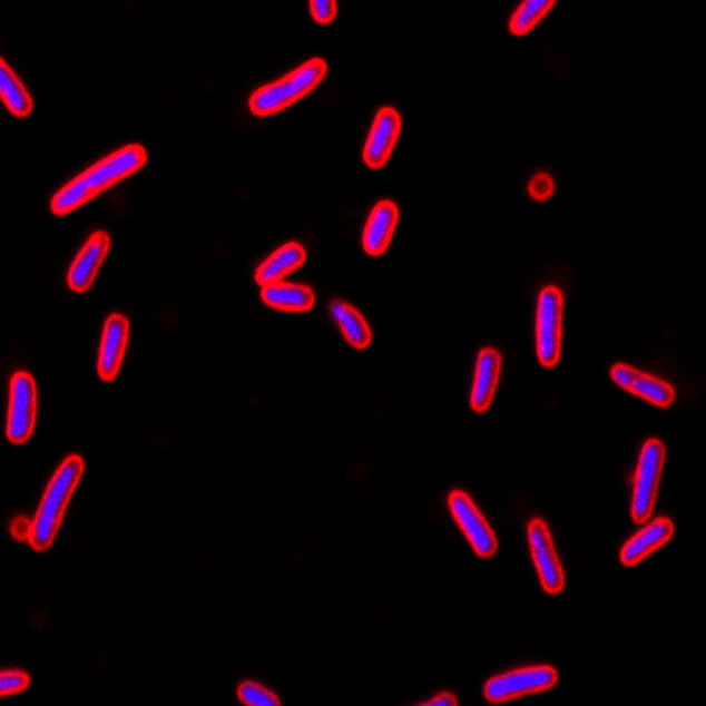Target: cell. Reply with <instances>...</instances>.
<instances>
[{
  "label": "cell",
  "mask_w": 706,
  "mask_h": 706,
  "mask_svg": "<svg viewBox=\"0 0 706 706\" xmlns=\"http://www.w3.org/2000/svg\"><path fill=\"white\" fill-rule=\"evenodd\" d=\"M147 161H149V154L141 145L131 144L120 147L119 150L99 159L62 186L51 198V213L56 216H68L75 213L102 193L140 171Z\"/></svg>",
  "instance_id": "obj_1"
},
{
  "label": "cell",
  "mask_w": 706,
  "mask_h": 706,
  "mask_svg": "<svg viewBox=\"0 0 706 706\" xmlns=\"http://www.w3.org/2000/svg\"><path fill=\"white\" fill-rule=\"evenodd\" d=\"M84 470H86V463L80 455H68L48 482L43 500L39 503L29 527V537H27L30 548L38 553L47 551L56 541L72 494L80 484Z\"/></svg>",
  "instance_id": "obj_2"
},
{
  "label": "cell",
  "mask_w": 706,
  "mask_h": 706,
  "mask_svg": "<svg viewBox=\"0 0 706 706\" xmlns=\"http://www.w3.org/2000/svg\"><path fill=\"white\" fill-rule=\"evenodd\" d=\"M327 62L320 57L306 60L280 80L256 89L249 98V110L256 117L276 116L313 92L327 77Z\"/></svg>",
  "instance_id": "obj_3"
},
{
  "label": "cell",
  "mask_w": 706,
  "mask_h": 706,
  "mask_svg": "<svg viewBox=\"0 0 706 706\" xmlns=\"http://www.w3.org/2000/svg\"><path fill=\"white\" fill-rule=\"evenodd\" d=\"M563 294L557 286H546L537 304L536 346L542 367L557 366L562 357Z\"/></svg>",
  "instance_id": "obj_4"
},
{
  "label": "cell",
  "mask_w": 706,
  "mask_h": 706,
  "mask_svg": "<svg viewBox=\"0 0 706 706\" xmlns=\"http://www.w3.org/2000/svg\"><path fill=\"white\" fill-rule=\"evenodd\" d=\"M38 421V388L35 376L18 371L9 382L8 425L6 434L14 445H23L35 434Z\"/></svg>",
  "instance_id": "obj_5"
},
{
  "label": "cell",
  "mask_w": 706,
  "mask_h": 706,
  "mask_svg": "<svg viewBox=\"0 0 706 706\" xmlns=\"http://www.w3.org/2000/svg\"><path fill=\"white\" fill-rule=\"evenodd\" d=\"M664 463H666L664 443L657 439L648 440L643 445L641 455H639L635 493H633V506H630V516H633L636 523H647L651 512H654L657 493H659L660 477H663L664 472Z\"/></svg>",
  "instance_id": "obj_6"
},
{
  "label": "cell",
  "mask_w": 706,
  "mask_h": 706,
  "mask_svg": "<svg viewBox=\"0 0 706 706\" xmlns=\"http://www.w3.org/2000/svg\"><path fill=\"white\" fill-rule=\"evenodd\" d=\"M558 671L551 666H530L507 671L490 678L484 685V696L491 703H506L553 689Z\"/></svg>",
  "instance_id": "obj_7"
},
{
  "label": "cell",
  "mask_w": 706,
  "mask_h": 706,
  "mask_svg": "<svg viewBox=\"0 0 706 706\" xmlns=\"http://www.w3.org/2000/svg\"><path fill=\"white\" fill-rule=\"evenodd\" d=\"M449 509L461 532L472 545L473 551L481 558L494 557L498 551L497 536L470 494L460 490L452 491L449 494Z\"/></svg>",
  "instance_id": "obj_8"
},
{
  "label": "cell",
  "mask_w": 706,
  "mask_h": 706,
  "mask_svg": "<svg viewBox=\"0 0 706 706\" xmlns=\"http://www.w3.org/2000/svg\"><path fill=\"white\" fill-rule=\"evenodd\" d=\"M528 542L542 588L549 596H558L566 588V572L545 519L533 518L528 523Z\"/></svg>",
  "instance_id": "obj_9"
},
{
  "label": "cell",
  "mask_w": 706,
  "mask_h": 706,
  "mask_svg": "<svg viewBox=\"0 0 706 706\" xmlns=\"http://www.w3.org/2000/svg\"><path fill=\"white\" fill-rule=\"evenodd\" d=\"M401 126L403 120H401L400 111L391 107L380 108L362 153L364 165L370 170H382L383 166L388 165L400 140Z\"/></svg>",
  "instance_id": "obj_10"
},
{
  "label": "cell",
  "mask_w": 706,
  "mask_h": 706,
  "mask_svg": "<svg viewBox=\"0 0 706 706\" xmlns=\"http://www.w3.org/2000/svg\"><path fill=\"white\" fill-rule=\"evenodd\" d=\"M609 375L618 388L630 392L639 400L648 401L654 406H659V409H668L677 400V391L668 382L643 373L629 364H615L609 371Z\"/></svg>",
  "instance_id": "obj_11"
},
{
  "label": "cell",
  "mask_w": 706,
  "mask_h": 706,
  "mask_svg": "<svg viewBox=\"0 0 706 706\" xmlns=\"http://www.w3.org/2000/svg\"><path fill=\"white\" fill-rule=\"evenodd\" d=\"M111 238L107 232H95L87 238L77 258L72 259L68 271V286L75 294H86L90 286L95 285L96 276L102 262L110 253Z\"/></svg>",
  "instance_id": "obj_12"
},
{
  "label": "cell",
  "mask_w": 706,
  "mask_h": 706,
  "mask_svg": "<svg viewBox=\"0 0 706 706\" xmlns=\"http://www.w3.org/2000/svg\"><path fill=\"white\" fill-rule=\"evenodd\" d=\"M128 343L129 320L120 313L108 316L98 355V375L102 382H114L119 375Z\"/></svg>",
  "instance_id": "obj_13"
},
{
  "label": "cell",
  "mask_w": 706,
  "mask_h": 706,
  "mask_svg": "<svg viewBox=\"0 0 706 706\" xmlns=\"http://www.w3.org/2000/svg\"><path fill=\"white\" fill-rule=\"evenodd\" d=\"M400 222V209L391 200H382L373 207L362 232V249L370 256H382L391 246Z\"/></svg>",
  "instance_id": "obj_14"
},
{
  "label": "cell",
  "mask_w": 706,
  "mask_h": 706,
  "mask_svg": "<svg viewBox=\"0 0 706 706\" xmlns=\"http://www.w3.org/2000/svg\"><path fill=\"white\" fill-rule=\"evenodd\" d=\"M673 533H675V524H673L671 519H654L621 548L620 562L626 567L638 566L645 558L656 553L657 549L668 545Z\"/></svg>",
  "instance_id": "obj_15"
},
{
  "label": "cell",
  "mask_w": 706,
  "mask_h": 706,
  "mask_svg": "<svg viewBox=\"0 0 706 706\" xmlns=\"http://www.w3.org/2000/svg\"><path fill=\"white\" fill-rule=\"evenodd\" d=\"M502 371V355L494 349H484L477 357L475 379H473L470 404L475 413H484L493 403L498 380Z\"/></svg>",
  "instance_id": "obj_16"
},
{
  "label": "cell",
  "mask_w": 706,
  "mask_h": 706,
  "mask_svg": "<svg viewBox=\"0 0 706 706\" xmlns=\"http://www.w3.org/2000/svg\"><path fill=\"white\" fill-rule=\"evenodd\" d=\"M306 247L298 243H288L280 247L273 255H268L262 264L258 265L255 273V282L259 286L273 285V283L283 282L286 276L295 273L298 268L306 264Z\"/></svg>",
  "instance_id": "obj_17"
},
{
  "label": "cell",
  "mask_w": 706,
  "mask_h": 706,
  "mask_svg": "<svg viewBox=\"0 0 706 706\" xmlns=\"http://www.w3.org/2000/svg\"><path fill=\"white\" fill-rule=\"evenodd\" d=\"M259 297L265 306L285 313H307L316 303L313 288L298 283L277 282L273 285L262 286Z\"/></svg>",
  "instance_id": "obj_18"
},
{
  "label": "cell",
  "mask_w": 706,
  "mask_h": 706,
  "mask_svg": "<svg viewBox=\"0 0 706 706\" xmlns=\"http://www.w3.org/2000/svg\"><path fill=\"white\" fill-rule=\"evenodd\" d=\"M331 315L350 346L355 350H366L371 345L373 332H371L364 316L352 304L340 301V298L332 301Z\"/></svg>",
  "instance_id": "obj_19"
},
{
  "label": "cell",
  "mask_w": 706,
  "mask_h": 706,
  "mask_svg": "<svg viewBox=\"0 0 706 706\" xmlns=\"http://www.w3.org/2000/svg\"><path fill=\"white\" fill-rule=\"evenodd\" d=\"M0 96L11 116L18 119H26L35 110V99L4 59L0 60Z\"/></svg>",
  "instance_id": "obj_20"
},
{
  "label": "cell",
  "mask_w": 706,
  "mask_h": 706,
  "mask_svg": "<svg viewBox=\"0 0 706 706\" xmlns=\"http://www.w3.org/2000/svg\"><path fill=\"white\" fill-rule=\"evenodd\" d=\"M555 4H557L555 0H527L512 14L509 30L514 36L528 35L555 8Z\"/></svg>",
  "instance_id": "obj_21"
},
{
  "label": "cell",
  "mask_w": 706,
  "mask_h": 706,
  "mask_svg": "<svg viewBox=\"0 0 706 706\" xmlns=\"http://www.w3.org/2000/svg\"><path fill=\"white\" fill-rule=\"evenodd\" d=\"M237 698L238 702L249 706H277L282 703L273 690H268L264 685L252 680L241 684L237 690Z\"/></svg>",
  "instance_id": "obj_22"
},
{
  "label": "cell",
  "mask_w": 706,
  "mask_h": 706,
  "mask_svg": "<svg viewBox=\"0 0 706 706\" xmlns=\"http://www.w3.org/2000/svg\"><path fill=\"white\" fill-rule=\"evenodd\" d=\"M30 685V677L22 669H4L0 673V694L2 696H13L23 693Z\"/></svg>",
  "instance_id": "obj_23"
},
{
  "label": "cell",
  "mask_w": 706,
  "mask_h": 706,
  "mask_svg": "<svg viewBox=\"0 0 706 706\" xmlns=\"http://www.w3.org/2000/svg\"><path fill=\"white\" fill-rule=\"evenodd\" d=\"M310 11L316 23L329 26L336 20L337 4L334 0H311Z\"/></svg>",
  "instance_id": "obj_24"
},
{
  "label": "cell",
  "mask_w": 706,
  "mask_h": 706,
  "mask_svg": "<svg viewBox=\"0 0 706 706\" xmlns=\"http://www.w3.org/2000/svg\"><path fill=\"white\" fill-rule=\"evenodd\" d=\"M528 193L533 200L546 202L553 196L555 180L548 174H537L528 184Z\"/></svg>",
  "instance_id": "obj_25"
},
{
  "label": "cell",
  "mask_w": 706,
  "mask_h": 706,
  "mask_svg": "<svg viewBox=\"0 0 706 706\" xmlns=\"http://www.w3.org/2000/svg\"><path fill=\"white\" fill-rule=\"evenodd\" d=\"M424 705L428 706H455L458 705V698H455L454 694L451 693H442L440 696H434L430 702H425Z\"/></svg>",
  "instance_id": "obj_26"
}]
</instances>
